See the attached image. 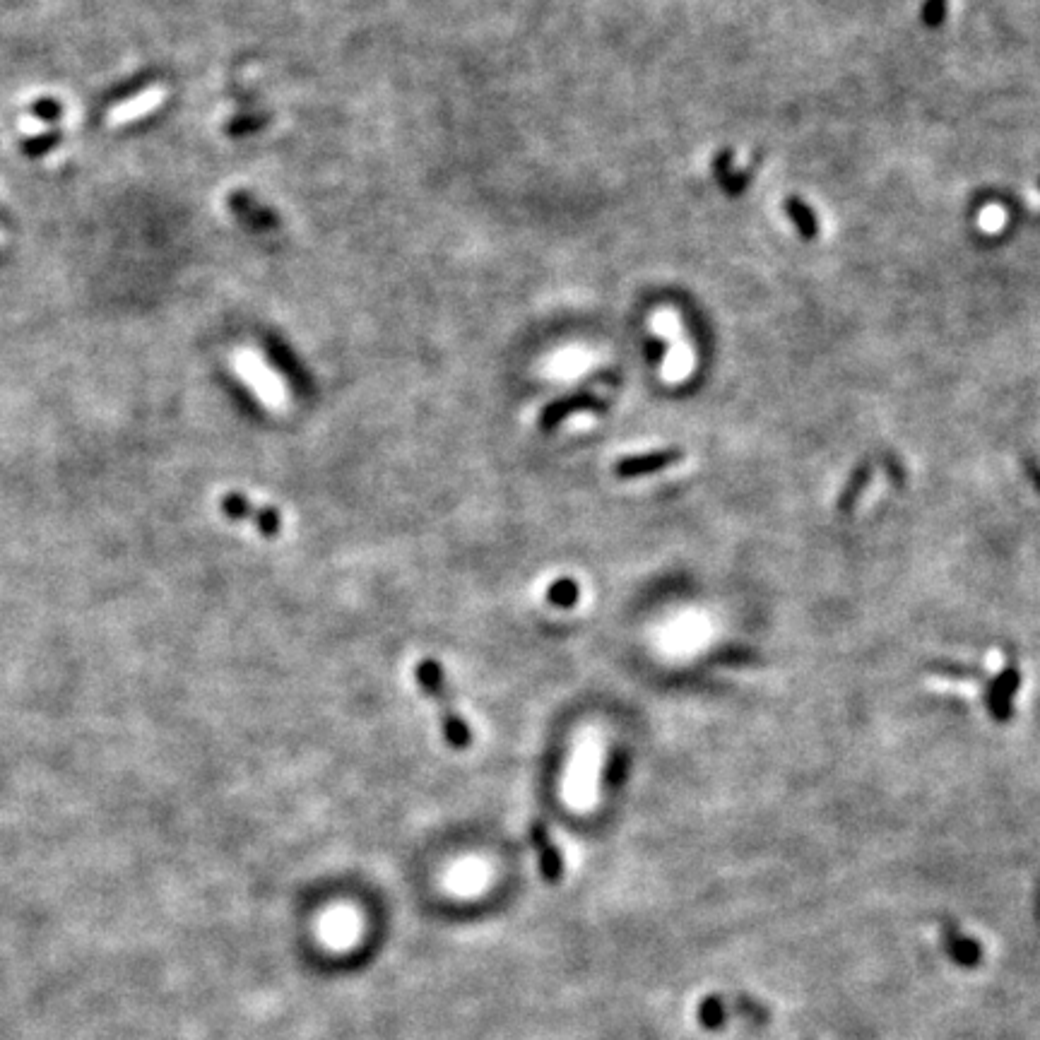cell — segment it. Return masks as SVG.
<instances>
[{
	"label": "cell",
	"mask_w": 1040,
	"mask_h": 1040,
	"mask_svg": "<svg viewBox=\"0 0 1040 1040\" xmlns=\"http://www.w3.org/2000/svg\"><path fill=\"white\" fill-rule=\"evenodd\" d=\"M415 679H417L419 689H422L424 694L434 701L436 713H439V720H441L443 737H446L448 744L455 749L470 747V742H472L470 725L465 723L463 715L455 711V703L451 699V689H448L446 672H443V667L436 663L434 658L419 660L415 667Z\"/></svg>",
	"instance_id": "6da1fadb"
},
{
	"label": "cell",
	"mask_w": 1040,
	"mask_h": 1040,
	"mask_svg": "<svg viewBox=\"0 0 1040 1040\" xmlns=\"http://www.w3.org/2000/svg\"><path fill=\"white\" fill-rule=\"evenodd\" d=\"M602 740L595 730H585L576 744V752L564 780V797L571 807L585 809L593 805L600 780Z\"/></svg>",
	"instance_id": "7a4b0ae2"
},
{
	"label": "cell",
	"mask_w": 1040,
	"mask_h": 1040,
	"mask_svg": "<svg viewBox=\"0 0 1040 1040\" xmlns=\"http://www.w3.org/2000/svg\"><path fill=\"white\" fill-rule=\"evenodd\" d=\"M234 369L241 376V381L253 390V395L263 403L268 410H285L289 395L285 383L277 371L263 359V354L256 350H239L234 354Z\"/></svg>",
	"instance_id": "3957f363"
},
{
	"label": "cell",
	"mask_w": 1040,
	"mask_h": 1040,
	"mask_svg": "<svg viewBox=\"0 0 1040 1040\" xmlns=\"http://www.w3.org/2000/svg\"><path fill=\"white\" fill-rule=\"evenodd\" d=\"M222 513L224 516L234 520H248L253 523L263 535L275 537L282 530V516L280 511L273 506H256L253 501H248L244 494H224L222 501Z\"/></svg>",
	"instance_id": "277c9868"
},
{
	"label": "cell",
	"mask_w": 1040,
	"mask_h": 1040,
	"mask_svg": "<svg viewBox=\"0 0 1040 1040\" xmlns=\"http://www.w3.org/2000/svg\"><path fill=\"white\" fill-rule=\"evenodd\" d=\"M530 841H533L542 879L549 884L561 882V877H564V855H561L559 845L554 843L545 821H533V826H530Z\"/></svg>",
	"instance_id": "5b68a950"
},
{
	"label": "cell",
	"mask_w": 1040,
	"mask_h": 1040,
	"mask_svg": "<svg viewBox=\"0 0 1040 1040\" xmlns=\"http://www.w3.org/2000/svg\"><path fill=\"white\" fill-rule=\"evenodd\" d=\"M684 458V453L679 448H665V451H650L641 455H626V458L617 460L614 465V475L622 477V480H634V477L653 475L665 468H672L679 460Z\"/></svg>",
	"instance_id": "8992f818"
},
{
	"label": "cell",
	"mask_w": 1040,
	"mask_h": 1040,
	"mask_svg": "<svg viewBox=\"0 0 1040 1040\" xmlns=\"http://www.w3.org/2000/svg\"><path fill=\"white\" fill-rule=\"evenodd\" d=\"M1021 687V677L1016 670H1004L997 675L985 694V706L995 720H1009L1012 715V696Z\"/></svg>",
	"instance_id": "52a82bcc"
},
{
	"label": "cell",
	"mask_w": 1040,
	"mask_h": 1040,
	"mask_svg": "<svg viewBox=\"0 0 1040 1040\" xmlns=\"http://www.w3.org/2000/svg\"><path fill=\"white\" fill-rule=\"evenodd\" d=\"M602 403L595 395L590 393H578V395H569V398H561V400H554L552 405H547L545 410H542L540 415V427L542 429H554L557 424L564 422L566 417L571 415H578V412H595L600 410Z\"/></svg>",
	"instance_id": "ba28073f"
},
{
	"label": "cell",
	"mask_w": 1040,
	"mask_h": 1040,
	"mask_svg": "<svg viewBox=\"0 0 1040 1040\" xmlns=\"http://www.w3.org/2000/svg\"><path fill=\"white\" fill-rule=\"evenodd\" d=\"M944 951H947L949 959L961 968H978L985 956L980 942H975L973 937L961 935L954 927H947V932H944Z\"/></svg>",
	"instance_id": "9c48e42d"
},
{
	"label": "cell",
	"mask_w": 1040,
	"mask_h": 1040,
	"mask_svg": "<svg viewBox=\"0 0 1040 1040\" xmlns=\"http://www.w3.org/2000/svg\"><path fill=\"white\" fill-rule=\"evenodd\" d=\"M164 97H167L164 87H150V90H145L135 99H130V102L121 104L118 109L111 111V123H128L135 121V118H143L145 114H150V111H155L157 106L164 102Z\"/></svg>",
	"instance_id": "30bf717a"
},
{
	"label": "cell",
	"mask_w": 1040,
	"mask_h": 1040,
	"mask_svg": "<svg viewBox=\"0 0 1040 1040\" xmlns=\"http://www.w3.org/2000/svg\"><path fill=\"white\" fill-rule=\"evenodd\" d=\"M783 208H785V215H788L790 220H793V224L797 227V232H800L802 239H805V241L817 239V236H819V220H817V215H814V210L805 203V200L797 198V195H790V198H785Z\"/></svg>",
	"instance_id": "8fae6325"
},
{
	"label": "cell",
	"mask_w": 1040,
	"mask_h": 1040,
	"mask_svg": "<svg viewBox=\"0 0 1040 1040\" xmlns=\"http://www.w3.org/2000/svg\"><path fill=\"white\" fill-rule=\"evenodd\" d=\"M578 598H581V585L573 581V578H559V581H554L547 590V600L552 602L554 607H561V610H571Z\"/></svg>",
	"instance_id": "7c38bea8"
},
{
	"label": "cell",
	"mask_w": 1040,
	"mask_h": 1040,
	"mask_svg": "<svg viewBox=\"0 0 1040 1040\" xmlns=\"http://www.w3.org/2000/svg\"><path fill=\"white\" fill-rule=\"evenodd\" d=\"M725 1019H728V1014H725V1004L720 1002V997H706V1000L699 1004V1021L708 1031L723 1028Z\"/></svg>",
	"instance_id": "4fadbf2b"
},
{
	"label": "cell",
	"mask_w": 1040,
	"mask_h": 1040,
	"mask_svg": "<svg viewBox=\"0 0 1040 1040\" xmlns=\"http://www.w3.org/2000/svg\"><path fill=\"white\" fill-rule=\"evenodd\" d=\"M870 472H872L870 465H862V468L855 470V475L850 477L848 487H845V492L841 494V504H838V506H841V511H848V508H853L855 499H858L862 489H865L867 482H870Z\"/></svg>",
	"instance_id": "5bb4252c"
},
{
	"label": "cell",
	"mask_w": 1040,
	"mask_h": 1040,
	"mask_svg": "<svg viewBox=\"0 0 1040 1040\" xmlns=\"http://www.w3.org/2000/svg\"><path fill=\"white\" fill-rule=\"evenodd\" d=\"M947 8H949L947 0H925L923 10H920V17H923V25L927 29L942 27L944 25V17H947Z\"/></svg>",
	"instance_id": "9a60e30c"
},
{
	"label": "cell",
	"mask_w": 1040,
	"mask_h": 1040,
	"mask_svg": "<svg viewBox=\"0 0 1040 1040\" xmlns=\"http://www.w3.org/2000/svg\"><path fill=\"white\" fill-rule=\"evenodd\" d=\"M749 181H752V171L744 169V171H732V174L725 179L723 183H720V188H723L725 193L730 195V198H740V195L747 191Z\"/></svg>",
	"instance_id": "2e32d148"
},
{
	"label": "cell",
	"mask_w": 1040,
	"mask_h": 1040,
	"mask_svg": "<svg viewBox=\"0 0 1040 1040\" xmlns=\"http://www.w3.org/2000/svg\"><path fill=\"white\" fill-rule=\"evenodd\" d=\"M732 162H735V152H732V150H720L718 155L713 157L711 169H713L715 181L723 183L725 179H728L732 171H735V167H732Z\"/></svg>",
	"instance_id": "e0dca14e"
},
{
	"label": "cell",
	"mask_w": 1040,
	"mask_h": 1040,
	"mask_svg": "<svg viewBox=\"0 0 1040 1040\" xmlns=\"http://www.w3.org/2000/svg\"><path fill=\"white\" fill-rule=\"evenodd\" d=\"M1026 472H1028V477H1031L1033 484H1036V489L1040 492V465L1033 463V460H1026Z\"/></svg>",
	"instance_id": "ac0fdd59"
},
{
	"label": "cell",
	"mask_w": 1040,
	"mask_h": 1040,
	"mask_svg": "<svg viewBox=\"0 0 1040 1040\" xmlns=\"http://www.w3.org/2000/svg\"><path fill=\"white\" fill-rule=\"evenodd\" d=\"M1038 183H1040V181H1038Z\"/></svg>",
	"instance_id": "d6986e66"
}]
</instances>
